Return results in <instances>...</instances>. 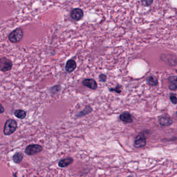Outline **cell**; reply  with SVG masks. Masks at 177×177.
<instances>
[{
  "label": "cell",
  "instance_id": "18",
  "mask_svg": "<svg viewBox=\"0 0 177 177\" xmlns=\"http://www.w3.org/2000/svg\"><path fill=\"white\" fill-rule=\"evenodd\" d=\"M109 91H111V92H115L117 93H120L121 92L120 86V85H118L114 88H110L109 89Z\"/></svg>",
  "mask_w": 177,
  "mask_h": 177
},
{
  "label": "cell",
  "instance_id": "22",
  "mask_svg": "<svg viewBox=\"0 0 177 177\" xmlns=\"http://www.w3.org/2000/svg\"><path fill=\"white\" fill-rule=\"evenodd\" d=\"M4 111V108L3 106V105H1V114H3Z\"/></svg>",
  "mask_w": 177,
  "mask_h": 177
},
{
  "label": "cell",
  "instance_id": "5",
  "mask_svg": "<svg viewBox=\"0 0 177 177\" xmlns=\"http://www.w3.org/2000/svg\"><path fill=\"white\" fill-rule=\"evenodd\" d=\"M146 138L143 133H140L137 135L135 140L134 145L137 148L143 147L146 144Z\"/></svg>",
  "mask_w": 177,
  "mask_h": 177
},
{
  "label": "cell",
  "instance_id": "21",
  "mask_svg": "<svg viewBox=\"0 0 177 177\" xmlns=\"http://www.w3.org/2000/svg\"><path fill=\"white\" fill-rule=\"evenodd\" d=\"M60 90V86H55L51 88V91L52 93H56Z\"/></svg>",
  "mask_w": 177,
  "mask_h": 177
},
{
  "label": "cell",
  "instance_id": "24",
  "mask_svg": "<svg viewBox=\"0 0 177 177\" xmlns=\"http://www.w3.org/2000/svg\"></svg>",
  "mask_w": 177,
  "mask_h": 177
},
{
  "label": "cell",
  "instance_id": "7",
  "mask_svg": "<svg viewBox=\"0 0 177 177\" xmlns=\"http://www.w3.org/2000/svg\"><path fill=\"white\" fill-rule=\"evenodd\" d=\"M82 84L93 90H96L98 88L97 82L93 79H86L84 80L82 82Z\"/></svg>",
  "mask_w": 177,
  "mask_h": 177
},
{
  "label": "cell",
  "instance_id": "17",
  "mask_svg": "<svg viewBox=\"0 0 177 177\" xmlns=\"http://www.w3.org/2000/svg\"><path fill=\"white\" fill-rule=\"evenodd\" d=\"M153 0H141L142 4L144 6H150L153 3Z\"/></svg>",
  "mask_w": 177,
  "mask_h": 177
},
{
  "label": "cell",
  "instance_id": "16",
  "mask_svg": "<svg viewBox=\"0 0 177 177\" xmlns=\"http://www.w3.org/2000/svg\"><path fill=\"white\" fill-rule=\"evenodd\" d=\"M148 82L150 85L152 86H156L158 84V80L156 77L154 76H151L148 79Z\"/></svg>",
  "mask_w": 177,
  "mask_h": 177
},
{
  "label": "cell",
  "instance_id": "3",
  "mask_svg": "<svg viewBox=\"0 0 177 177\" xmlns=\"http://www.w3.org/2000/svg\"><path fill=\"white\" fill-rule=\"evenodd\" d=\"M13 63L12 61L5 58L2 57L0 59V68L2 72H6L12 69Z\"/></svg>",
  "mask_w": 177,
  "mask_h": 177
},
{
  "label": "cell",
  "instance_id": "23",
  "mask_svg": "<svg viewBox=\"0 0 177 177\" xmlns=\"http://www.w3.org/2000/svg\"><path fill=\"white\" fill-rule=\"evenodd\" d=\"M132 177V176H129V177Z\"/></svg>",
  "mask_w": 177,
  "mask_h": 177
},
{
  "label": "cell",
  "instance_id": "6",
  "mask_svg": "<svg viewBox=\"0 0 177 177\" xmlns=\"http://www.w3.org/2000/svg\"><path fill=\"white\" fill-rule=\"evenodd\" d=\"M70 16L73 20L79 21L81 20L84 16V13L82 9L76 8L73 9L70 13Z\"/></svg>",
  "mask_w": 177,
  "mask_h": 177
},
{
  "label": "cell",
  "instance_id": "2",
  "mask_svg": "<svg viewBox=\"0 0 177 177\" xmlns=\"http://www.w3.org/2000/svg\"><path fill=\"white\" fill-rule=\"evenodd\" d=\"M24 37V31L21 28H17L8 35V40L13 43H17L21 41Z\"/></svg>",
  "mask_w": 177,
  "mask_h": 177
},
{
  "label": "cell",
  "instance_id": "4",
  "mask_svg": "<svg viewBox=\"0 0 177 177\" xmlns=\"http://www.w3.org/2000/svg\"><path fill=\"white\" fill-rule=\"evenodd\" d=\"M42 150V147L38 144L29 145L25 149V153L28 155H33L40 152Z\"/></svg>",
  "mask_w": 177,
  "mask_h": 177
},
{
  "label": "cell",
  "instance_id": "14",
  "mask_svg": "<svg viewBox=\"0 0 177 177\" xmlns=\"http://www.w3.org/2000/svg\"><path fill=\"white\" fill-rule=\"evenodd\" d=\"M92 111V108L90 107V106H87L85 107L84 109L81 111L80 112H79L78 114L76 115V116L81 117V116H85L86 114H89Z\"/></svg>",
  "mask_w": 177,
  "mask_h": 177
},
{
  "label": "cell",
  "instance_id": "13",
  "mask_svg": "<svg viewBox=\"0 0 177 177\" xmlns=\"http://www.w3.org/2000/svg\"><path fill=\"white\" fill-rule=\"evenodd\" d=\"M15 116L19 119H24L26 117V112L23 110L18 109L14 112Z\"/></svg>",
  "mask_w": 177,
  "mask_h": 177
},
{
  "label": "cell",
  "instance_id": "9",
  "mask_svg": "<svg viewBox=\"0 0 177 177\" xmlns=\"http://www.w3.org/2000/svg\"><path fill=\"white\" fill-rule=\"evenodd\" d=\"M168 88L170 90H177V76H171L168 78Z\"/></svg>",
  "mask_w": 177,
  "mask_h": 177
},
{
  "label": "cell",
  "instance_id": "10",
  "mask_svg": "<svg viewBox=\"0 0 177 177\" xmlns=\"http://www.w3.org/2000/svg\"><path fill=\"white\" fill-rule=\"evenodd\" d=\"M120 119L125 123H130L133 121L132 115L127 112H125L120 116Z\"/></svg>",
  "mask_w": 177,
  "mask_h": 177
},
{
  "label": "cell",
  "instance_id": "1",
  "mask_svg": "<svg viewBox=\"0 0 177 177\" xmlns=\"http://www.w3.org/2000/svg\"><path fill=\"white\" fill-rule=\"evenodd\" d=\"M17 128V123L14 119H10L5 122L3 133L4 135H10L14 133Z\"/></svg>",
  "mask_w": 177,
  "mask_h": 177
},
{
  "label": "cell",
  "instance_id": "19",
  "mask_svg": "<svg viewBox=\"0 0 177 177\" xmlns=\"http://www.w3.org/2000/svg\"><path fill=\"white\" fill-rule=\"evenodd\" d=\"M170 99L171 102L174 104H177V98L176 96L174 94H171L170 96Z\"/></svg>",
  "mask_w": 177,
  "mask_h": 177
},
{
  "label": "cell",
  "instance_id": "12",
  "mask_svg": "<svg viewBox=\"0 0 177 177\" xmlns=\"http://www.w3.org/2000/svg\"><path fill=\"white\" fill-rule=\"evenodd\" d=\"M73 162V159L71 157L64 158L59 161L58 165L60 167H66L70 164H71Z\"/></svg>",
  "mask_w": 177,
  "mask_h": 177
},
{
  "label": "cell",
  "instance_id": "8",
  "mask_svg": "<svg viewBox=\"0 0 177 177\" xmlns=\"http://www.w3.org/2000/svg\"><path fill=\"white\" fill-rule=\"evenodd\" d=\"M76 66H77V64H76V61L72 59H70L66 62L65 69H66V72L71 73V72H73V71L76 70Z\"/></svg>",
  "mask_w": 177,
  "mask_h": 177
},
{
  "label": "cell",
  "instance_id": "20",
  "mask_svg": "<svg viewBox=\"0 0 177 177\" xmlns=\"http://www.w3.org/2000/svg\"><path fill=\"white\" fill-rule=\"evenodd\" d=\"M106 79H107V77H106V75L104 74H101L99 75V79L100 82H106Z\"/></svg>",
  "mask_w": 177,
  "mask_h": 177
},
{
  "label": "cell",
  "instance_id": "15",
  "mask_svg": "<svg viewBox=\"0 0 177 177\" xmlns=\"http://www.w3.org/2000/svg\"><path fill=\"white\" fill-rule=\"evenodd\" d=\"M23 158H24V154L20 152H18L15 154L13 159L15 163H19L21 162Z\"/></svg>",
  "mask_w": 177,
  "mask_h": 177
},
{
  "label": "cell",
  "instance_id": "11",
  "mask_svg": "<svg viewBox=\"0 0 177 177\" xmlns=\"http://www.w3.org/2000/svg\"><path fill=\"white\" fill-rule=\"evenodd\" d=\"M159 122L161 125L163 126H170L173 123V120L170 118L169 116H162L159 119Z\"/></svg>",
  "mask_w": 177,
  "mask_h": 177
}]
</instances>
